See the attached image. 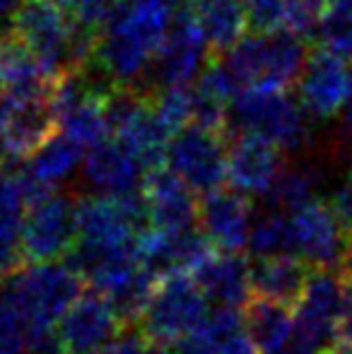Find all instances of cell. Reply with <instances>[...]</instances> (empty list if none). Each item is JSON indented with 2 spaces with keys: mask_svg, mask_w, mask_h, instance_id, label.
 <instances>
[{
  "mask_svg": "<svg viewBox=\"0 0 352 354\" xmlns=\"http://www.w3.org/2000/svg\"><path fill=\"white\" fill-rule=\"evenodd\" d=\"M56 80L48 77L32 51L22 41L8 34L0 39V94L34 97L51 94Z\"/></svg>",
  "mask_w": 352,
  "mask_h": 354,
  "instance_id": "cell-22",
  "label": "cell"
},
{
  "mask_svg": "<svg viewBox=\"0 0 352 354\" xmlns=\"http://www.w3.org/2000/svg\"><path fill=\"white\" fill-rule=\"evenodd\" d=\"M207 316V297L193 275L174 272L157 282L152 301L140 321V330L160 345H178L191 337Z\"/></svg>",
  "mask_w": 352,
  "mask_h": 354,
  "instance_id": "cell-5",
  "label": "cell"
},
{
  "mask_svg": "<svg viewBox=\"0 0 352 354\" xmlns=\"http://www.w3.org/2000/svg\"><path fill=\"white\" fill-rule=\"evenodd\" d=\"M249 248L259 258H275V256H295L297 239L292 217L282 212H270L261 217L251 229Z\"/></svg>",
  "mask_w": 352,
  "mask_h": 354,
  "instance_id": "cell-27",
  "label": "cell"
},
{
  "mask_svg": "<svg viewBox=\"0 0 352 354\" xmlns=\"http://www.w3.org/2000/svg\"><path fill=\"white\" fill-rule=\"evenodd\" d=\"M352 297L343 272L311 270L295 306V345L309 354H331L338 345V323Z\"/></svg>",
  "mask_w": 352,
  "mask_h": 354,
  "instance_id": "cell-4",
  "label": "cell"
},
{
  "mask_svg": "<svg viewBox=\"0 0 352 354\" xmlns=\"http://www.w3.org/2000/svg\"><path fill=\"white\" fill-rule=\"evenodd\" d=\"M191 12L196 15L212 51H230L249 29L244 0H193Z\"/></svg>",
  "mask_w": 352,
  "mask_h": 354,
  "instance_id": "cell-24",
  "label": "cell"
},
{
  "mask_svg": "<svg viewBox=\"0 0 352 354\" xmlns=\"http://www.w3.org/2000/svg\"><path fill=\"white\" fill-rule=\"evenodd\" d=\"M299 102L306 113L331 118L352 102V61L316 48L299 75Z\"/></svg>",
  "mask_w": 352,
  "mask_h": 354,
  "instance_id": "cell-11",
  "label": "cell"
},
{
  "mask_svg": "<svg viewBox=\"0 0 352 354\" xmlns=\"http://www.w3.org/2000/svg\"><path fill=\"white\" fill-rule=\"evenodd\" d=\"M222 61L239 82L241 92H285L304 71L306 46L302 39L287 32H268L244 37Z\"/></svg>",
  "mask_w": 352,
  "mask_h": 354,
  "instance_id": "cell-2",
  "label": "cell"
},
{
  "mask_svg": "<svg viewBox=\"0 0 352 354\" xmlns=\"http://www.w3.org/2000/svg\"><path fill=\"white\" fill-rule=\"evenodd\" d=\"M345 128H348V133L352 138V102L348 104V113H345Z\"/></svg>",
  "mask_w": 352,
  "mask_h": 354,
  "instance_id": "cell-38",
  "label": "cell"
},
{
  "mask_svg": "<svg viewBox=\"0 0 352 354\" xmlns=\"http://www.w3.org/2000/svg\"><path fill=\"white\" fill-rule=\"evenodd\" d=\"M17 3H19V0H0V17H3V15H8V12H12Z\"/></svg>",
  "mask_w": 352,
  "mask_h": 354,
  "instance_id": "cell-37",
  "label": "cell"
},
{
  "mask_svg": "<svg viewBox=\"0 0 352 354\" xmlns=\"http://www.w3.org/2000/svg\"><path fill=\"white\" fill-rule=\"evenodd\" d=\"M22 219L24 214L0 217V280L17 275L27 258L22 246Z\"/></svg>",
  "mask_w": 352,
  "mask_h": 354,
  "instance_id": "cell-30",
  "label": "cell"
},
{
  "mask_svg": "<svg viewBox=\"0 0 352 354\" xmlns=\"http://www.w3.org/2000/svg\"><path fill=\"white\" fill-rule=\"evenodd\" d=\"M58 3L68 10L75 24L92 32H102L126 0H58Z\"/></svg>",
  "mask_w": 352,
  "mask_h": 354,
  "instance_id": "cell-32",
  "label": "cell"
},
{
  "mask_svg": "<svg viewBox=\"0 0 352 354\" xmlns=\"http://www.w3.org/2000/svg\"><path fill=\"white\" fill-rule=\"evenodd\" d=\"M244 326L261 354H280L295 340V313L270 299H251L244 306Z\"/></svg>",
  "mask_w": 352,
  "mask_h": 354,
  "instance_id": "cell-23",
  "label": "cell"
},
{
  "mask_svg": "<svg viewBox=\"0 0 352 354\" xmlns=\"http://www.w3.org/2000/svg\"><path fill=\"white\" fill-rule=\"evenodd\" d=\"M333 352H340V350H333ZM340 354H348V352H340Z\"/></svg>",
  "mask_w": 352,
  "mask_h": 354,
  "instance_id": "cell-40",
  "label": "cell"
},
{
  "mask_svg": "<svg viewBox=\"0 0 352 354\" xmlns=\"http://www.w3.org/2000/svg\"><path fill=\"white\" fill-rule=\"evenodd\" d=\"M340 272H343L345 282H348V284H350V289H352V243H348V253H345V258H343V266H340Z\"/></svg>",
  "mask_w": 352,
  "mask_h": 354,
  "instance_id": "cell-36",
  "label": "cell"
},
{
  "mask_svg": "<svg viewBox=\"0 0 352 354\" xmlns=\"http://www.w3.org/2000/svg\"><path fill=\"white\" fill-rule=\"evenodd\" d=\"M82 275L71 263H34L8 280L10 299L27 330L32 328H56L71 306L82 297Z\"/></svg>",
  "mask_w": 352,
  "mask_h": 354,
  "instance_id": "cell-3",
  "label": "cell"
},
{
  "mask_svg": "<svg viewBox=\"0 0 352 354\" xmlns=\"http://www.w3.org/2000/svg\"><path fill=\"white\" fill-rule=\"evenodd\" d=\"M280 147L241 133L227 149V181L244 196H266L282 171Z\"/></svg>",
  "mask_w": 352,
  "mask_h": 354,
  "instance_id": "cell-16",
  "label": "cell"
},
{
  "mask_svg": "<svg viewBox=\"0 0 352 354\" xmlns=\"http://www.w3.org/2000/svg\"><path fill=\"white\" fill-rule=\"evenodd\" d=\"M321 183V176L316 169L311 167H290L282 169L277 181L266 193L268 203H270L272 212H297L304 205L316 201V188Z\"/></svg>",
  "mask_w": 352,
  "mask_h": 354,
  "instance_id": "cell-26",
  "label": "cell"
},
{
  "mask_svg": "<svg viewBox=\"0 0 352 354\" xmlns=\"http://www.w3.org/2000/svg\"><path fill=\"white\" fill-rule=\"evenodd\" d=\"M118 330H121V318L116 316L109 299L99 292L82 294L58 323V333L68 354L109 350L116 342Z\"/></svg>",
  "mask_w": 352,
  "mask_h": 354,
  "instance_id": "cell-13",
  "label": "cell"
},
{
  "mask_svg": "<svg viewBox=\"0 0 352 354\" xmlns=\"http://www.w3.org/2000/svg\"><path fill=\"white\" fill-rule=\"evenodd\" d=\"M58 133L51 94L12 97L0 94V154L8 159L32 157Z\"/></svg>",
  "mask_w": 352,
  "mask_h": 354,
  "instance_id": "cell-8",
  "label": "cell"
},
{
  "mask_svg": "<svg viewBox=\"0 0 352 354\" xmlns=\"http://www.w3.org/2000/svg\"><path fill=\"white\" fill-rule=\"evenodd\" d=\"M319 37L321 48L352 61V0H328L324 5Z\"/></svg>",
  "mask_w": 352,
  "mask_h": 354,
  "instance_id": "cell-29",
  "label": "cell"
},
{
  "mask_svg": "<svg viewBox=\"0 0 352 354\" xmlns=\"http://www.w3.org/2000/svg\"><path fill=\"white\" fill-rule=\"evenodd\" d=\"M321 15H324V3L319 0H285L282 29L304 41V39L319 34Z\"/></svg>",
  "mask_w": 352,
  "mask_h": 354,
  "instance_id": "cell-31",
  "label": "cell"
},
{
  "mask_svg": "<svg viewBox=\"0 0 352 354\" xmlns=\"http://www.w3.org/2000/svg\"><path fill=\"white\" fill-rule=\"evenodd\" d=\"M234 121L246 136L263 138L280 149H297L306 142V113L302 102L285 92L249 89L237 97Z\"/></svg>",
  "mask_w": 352,
  "mask_h": 354,
  "instance_id": "cell-7",
  "label": "cell"
},
{
  "mask_svg": "<svg viewBox=\"0 0 352 354\" xmlns=\"http://www.w3.org/2000/svg\"><path fill=\"white\" fill-rule=\"evenodd\" d=\"M174 22L172 0H126L102 29L92 66L109 84L136 89Z\"/></svg>",
  "mask_w": 352,
  "mask_h": 354,
  "instance_id": "cell-1",
  "label": "cell"
},
{
  "mask_svg": "<svg viewBox=\"0 0 352 354\" xmlns=\"http://www.w3.org/2000/svg\"><path fill=\"white\" fill-rule=\"evenodd\" d=\"M142 198L147 205V222L167 234H183L201 222V205L196 191L169 167L152 169L142 178Z\"/></svg>",
  "mask_w": 352,
  "mask_h": 354,
  "instance_id": "cell-12",
  "label": "cell"
},
{
  "mask_svg": "<svg viewBox=\"0 0 352 354\" xmlns=\"http://www.w3.org/2000/svg\"><path fill=\"white\" fill-rule=\"evenodd\" d=\"M207 48L210 46H207V39L196 15L191 12V8H183L181 12L174 15L169 34L152 66L162 87L191 84V80L203 73V66H207Z\"/></svg>",
  "mask_w": 352,
  "mask_h": 354,
  "instance_id": "cell-14",
  "label": "cell"
},
{
  "mask_svg": "<svg viewBox=\"0 0 352 354\" xmlns=\"http://www.w3.org/2000/svg\"><path fill=\"white\" fill-rule=\"evenodd\" d=\"M280 354H309V352H306V350H302V347H297L295 342H292V345L287 347V350H282Z\"/></svg>",
  "mask_w": 352,
  "mask_h": 354,
  "instance_id": "cell-39",
  "label": "cell"
},
{
  "mask_svg": "<svg viewBox=\"0 0 352 354\" xmlns=\"http://www.w3.org/2000/svg\"><path fill=\"white\" fill-rule=\"evenodd\" d=\"M176 354H259L239 308H217L201 328L178 342Z\"/></svg>",
  "mask_w": 352,
  "mask_h": 354,
  "instance_id": "cell-20",
  "label": "cell"
},
{
  "mask_svg": "<svg viewBox=\"0 0 352 354\" xmlns=\"http://www.w3.org/2000/svg\"><path fill=\"white\" fill-rule=\"evenodd\" d=\"M290 217L295 227L297 253H302L316 270H333L343 266L348 239L326 203L314 201Z\"/></svg>",
  "mask_w": 352,
  "mask_h": 354,
  "instance_id": "cell-15",
  "label": "cell"
},
{
  "mask_svg": "<svg viewBox=\"0 0 352 354\" xmlns=\"http://www.w3.org/2000/svg\"><path fill=\"white\" fill-rule=\"evenodd\" d=\"M326 205H328V210L333 212L335 222L340 224L348 243H352V174L345 176L343 181L333 188V193H331Z\"/></svg>",
  "mask_w": 352,
  "mask_h": 354,
  "instance_id": "cell-34",
  "label": "cell"
},
{
  "mask_svg": "<svg viewBox=\"0 0 352 354\" xmlns=\"http://www.w3.org/2000/svg\"><path fill=\"white\" fill-rule=\"evenodd\" d=\"M80 162H82V147L61 133V136L51 138L41 149H37L29 157V164L24 169L39 183L53 188L56 183L73 176L75 169L80 167Z\"/></svg>",
  "mask_w": 352,
  "mask_h": 354,
  "instance_id": "cell-25",
  "label": "cell"
},
{
  "mask_svg": "<svg viewBox=\"0 0 352 354\" xmlns=\"http://www.w3.org/2000/svg\"><path fill=\"white\" fill-rule=\"evenodd\" d=\"M109 354H176L174 345H160V342L150 340L145 333H123L116 337Z\"/></svg>",
  "mask_w": 352,
  "mask_h": 354,
  "instance_id": "cell-35",
  "label": "cell"
},
{
  "mask_svg": "<svg viewBox=\"0 0 352 354\" xmlns=\"http://www.w3.org/2000/svg\"><path fill=\"white\" fill-rule=\"evenodd\" d=\"M145 167L121 140L106 138L85 154V176L104 196L136 193L145 178Z\"/></svg>",
  "mask_w": 352,
  "mask_h": 354,
  "instance_id": "cell-18",
  "label": "cell"
},
{
  "mask_svg": "<svg viewBox=\"0 0 352 354\" xmlns=\"http://www.w3.org/2000/svg\"><path fill=\"white\" fill-rule=\"evenodd\" d=\"M150 102L155 106L160 121L165 128L176 136V133L186 131L193 126V109H196V92L188 84H172V87H162L150 94Z\"/></svg>",
  "mask_w": 352,
  "mask_h": 354,
  "instance_id": "cell-28",
  "label": "cell"
},
{
  "mask_svg": "<svg viewBox=\"0 0 352 354\" xmlns=\"http://www.w3.org/2000/svg\"><path fill=\"white\" fill-rule=\"evenodd\" d=\"M331 354H340V352H331Z\"/></svg>",
  "mask_w": 352,
  "mask_h": 354,
  "instance_id": "cell-42",
  "label": "cell"
},
{
  "mask_svg": "<svg viewBox=\"0 0 352 354\" xmlns=\"http://www.w3.org/2000/svg\"><path fill=\"white\" fill-rule=\"evenodd\" d=\"M77 203L51 193L27 207L22 219V246L27 261L53 263L77 243Z\"/></svg>",
  "mask_w": 352,
  "mask_h": 354,
  "instance_id": "cell-9",
  "label": "cell"
},
{
  "mask_svg": "<svg viewBox=\"0 0 352 354\" xmlns=\"http://www.w3.org/2000/svg\"><path fill=\"white\" fill-rule=\"evenodd\" d=\"M251 263L239 251H215L196 272L193 280L203 289L207 301L217 308H241L251 301Z\"/></svg>",
  "mask_w": 352,
  "mask_h": 354,
  "instance_id": "cell-19",
  "label": "cell"
},
{
  "mask_svg": "<svg viewBox=\"0 0 352 354\" xmlns=\"http://www.w3.org/2000/svg\"><path fill=\"white\" fill-rule=\"evenodd\" d=\"M77 243L87 248H118L138 243L145 232L147 205L142 193L87 196L77 203Z\"/></svg>",
  "mask_w": 352,
  "mask_h": 354,
  "instance_id": "cell-6",
  "label": "cell"
},
{
  "mask_svg": "<svg viewBox=\"0 0 352 354\" xmlns=\"http://www.w3.org/2000/svg\"><path fill=\"white\" fill-rule=\"evenodd\" d=\"M201 227L220 251H241L249 246L254 229L249 198L239 191L225 188L205 193L201 203Z\"/></svg>",
  "mask_w": 352,
  "mask_h": 354,
  "instance_id": "cell-17",
  "label": "cell"
},
{
  "mask_svg": "<svg viewBox=\"0 0 352 354\" xmlns=\"http://www.w3.org/2000/svg\"><path fill=\"white\" fill-rule=\"evenodd\" d=\"M167 167L196 193H212L227 178L225 136L188 126L176 133L167 149Z\"/></svg>",
  "mask_w": 352,
  "mask_h": 354,
  "instance_id": "cell-10",
  "label": "cell"
},
{
  "mask_svg": "<svg viewBox=\"0 0 352 354\" xmlns=\"http://www.w3.org/2000/svg\"><path fill=\"white\" fill-rule=\"evenodd\" d=\"M309 277L311 270L306 268V263L295 256L259 258V263L251 268V289L261 299L297 306Z\"/></svg>",
  "mask_w": 352,
  "mask_h": 354,
  "instance_id": "cell-21",
  "label": "cell"
},
{
  "mask_svg": "<svg viewBox=\"0 0 352 354\" xmlns=\"http://www.w3.org/2000/svg\"><path fill=\"white\" fill-rule=\"evenodd\" d=\"M319 3H328V0H319Z\"/></svg>",
  "mask_w": 352,
  "mask_h": 354,
  "instance_id": "cell-41",
  "label": "cell"
},
{
  "mask_svg": "<svg viewBox=\"0 0 352 354\" xmlns=\"http://www.w3.org/2000/svg\"><path fill=\"white\" fill-rule=\"evenodd\" d=\"M249 27L259 34L277 32L285 17V0H244Z\"/></svg>",
  "mask_w": 352,
  "mask_h": 354,
  "instance_id": "cell-33",
  "label": "cell"
}]
</instances>
